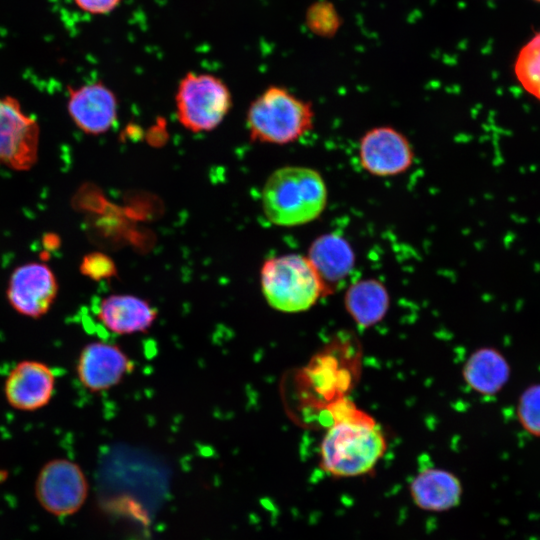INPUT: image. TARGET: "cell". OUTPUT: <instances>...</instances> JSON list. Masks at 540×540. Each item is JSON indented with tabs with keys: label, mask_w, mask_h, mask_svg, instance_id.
Returning a JSON list of instances; mask_svg holds the SVG:
<instances>
[{
	"label": "cell",
	"mask_w": 540,
	"mask_h": 540,
	"mask_svg": "<svg viewBox=\"0 0 540 540\" xmlns=\"http://www.w3.org/2000/svg\"><path fill=\"white\" fill-rule=\"evenodd\" d=\"M328 191L322 175L304 166L275 170L262 190L266 218L277 226L293 227L316 220L325 210Z\"/></svg>",
	"instance_id": "6da1fadb"
},
{
	"label": "cell",
	"mask_w": 540,
	"mask_h": 540,
	"mask_svg": "<svg viewBox=\"0 0 540 540\" xmlns=\"http://www.w3.org/2000/svg\"><path fill=\"white\" fill-rule=\"evenodd\" d=\"M387 449L386 438L369 415L330 424L320 444V468L333 478H353L374 470Z\"/></svg>",
	"instance_id": "7a4b0ae2"
},
{
	"label": "cell",
	"mask_w": 540,
	"mask_h": 540,
	"mask_svg": "<svg viewBox=\"0 0 540 540\" xmlns=\"http://www.w3.org/2000/svg\"><path fill=\"white\" fill-rule=\"evenodd\" d=\"M315 113L310 102L281 86L265 89L249 106L246 122L253 142L285 145L312 130Z\"/></svg>",
	"instance_id": "3957f363"
},
{
	"label": "cell",
	"mask_w": 540,
	"mask_h": 540,
	"mask_svg": "<svg viewBox=\"0 0 540 540\" xmlns=\"http://www.w3.org/2000/svg\"><path fill=\"white\" fill-rule=\"evenodd\" d=\"M260 282L269 305L288 313L309 309L326 290L309 258L299 254L267 259L260 271Z\"/></svg>",
	"instance_id": "277c9868"
},
{
	"label": "cell",
	"mask_w": 540,
	"mask_h": 540,
	"mask_svg": "<svg viewBox=\"0 0 540 540\" xmlns=\"http://www.w3.org/2000/svg\"><path fill=\"white\" fill-rule=\"evenodd\" d=\"M176 115L187 130L199 133L217 128L232 106V96L224 81L209 73H186L175 95Z\"/></svg>",
	"instance_id": "5b68a950"
},
{
	"label": "cell",
	"mask_w": 540,
	"mask_h": 540,
	"mask_svg": "<svg viewBox=\"0 0 540 540\" xmlns=\"http://www.w3.org/2000/svg\"><path fill=\"white\" fill-rule=\"evenodd\" d=\"M40 126L20 102L0 96V167L14 171L33 168L39 156Z\"/></svg>",
	"instance_id": "8992f818"
},
{
	"label": "cell",
	"mask_w": 540,
	"mask_h": 540,
	"mask_svg": "<svg viewBox=\"0 0 540 540\" xmlns=\"http://www.w3.org/2000/svg\"><path fill=\"white\" fill-rule=\"evenodd\" d=\"M59 293V282L52 268L42 261L16 266L9 275L5 295L19 315L40 319L52 308Z\"/></svg>",
	"instance_id": "52a82bcc"
},
{
	"label": "cell",
	"mask_w": 540,
	"mask_h": 540,
	"mask_svg": "<svg viewBox=\"0 0 540 540\" xmlns=\"http://www.w3.org/2000/svg\"><path fill=\"white\" fill-rule=\"evenodd\" d=\"M35 493L40 505L55 516L76 513L85 503L88 482L75 462L65 459L48 461L40 470Z\"/></svg>",
	"instance_id": "ba28073f"
},
{
	"label": "cell",
	"mask_w": 540,
	"mask_h": 540,
	"mask_svg": "<svg viewBox=\"0 0 540 540\" xmlns=\"http://www.w3.org/2000/svg\"><path fill=\"white\" fill-rule=\"evenodd\" d=\"M361 167L377 177H391L409 170L414 150L409 139L392 126H377L366 131L358 147Z\"/></svg>",
	"instance_id": "9c48e42d"
},
{
	"label": "cell",
	"mask_w": 540,
	"mask_h": 540,
	"mask_svg": "<svg viewBox=\"0 0 540 540\" xmlns=\"http://www.w3.org/2000/svg\"><path fill=\"white\" fill-rule=\"evenodd\" d=\"M67 112L80 131L88 135H101L108 132L117 120V97L101 81L78 87L69 86Z\"/></svg>",
	"instance_id": "30bf717a"
},
{
	"label": "cell",
	"mask_w": 540,
	"mask_h": 540,
	"mask_svg": "<svg viewBox=\"0 0 540 540\" xmlns=\"http://www.w3.org/2000/svg\"><path fill=\"white\" fill-rule=\"evenodd\" d=\"M54 371L37 360H22L9 371L3 386L6 402L15 410L33 412L47 406L55 392Z\"/></svg>",
	"instance_id": "8fae6325"
},
{
	"label": "cell",
	"mask_w": 540,
	"mask_h": 540,
	"mask_svg": "<svg viewBox=\"0 0 540 540\" xmlns=\"http://www.w3.org/2000/svg\"><path fill=\"white\" fill-rule=\"evenodd\" d=\"M132 369L133 363L123 350L104 341L86 344L76 363L79 382L91 392H102L116 386Z\"/></svg>",
	"instance_id": "7c38bea8"
},
{
	"label": "cell",
	"mask_w": 540,
	"mask_h": 540,
	"mask_svg": "<svg viewBox=\"0 0 540 540\" xmlns=\"http://www.w3.org/2000/svg\"><path fill=\"white\" fill-rule=\"evenodd\" d=\"M409 494L419 509L441 513L460 504L463 487L460 479L451 471L428 467L420 470L411 479Z\"/></svg>",
	"instance_id": "4fadbf2b"
},
{
	"label": "cell",
	"mask_w": 540,
	"mask_h": 540,
	"mask_svg": "<svg viewBox=\"0 0 540 540\" xmlns=\"http://www.w3.org/2000/svg\"><path fill=\"white\" fill-rule=\"evenodd\" d=\"M96 317L110 332L127 335L150 328L157 317V310L138 296L112 294L99 302Z\"/></svg>",
	"instance_id": "5bb4252c"
},
{
	"label": "cell",
	"mask_w": 540,
	"mask_h": 540,
	"mask_svg": "<svg viewBox=\"0 0 540 540\" xmlns=\"http://www.w3.org/2000/svg\"><path fill=\"white\" fill-rule=\"evenodd\" d=\"M463 374L472 389L483 395H493L508 383L511 367L499 350L485 347L476 350L470 356Z\"/></svg>",
	"instance_id": "9a60e30c"
},
{
	"label": "cell",
	"mask_w": 540,
	"mask_h": 540,
	"mask_svg": "<svg viewBox=\"0 0 540 540\" xmlns=\"http://www.w3.org/2000/svg\"><path fill=\"white\" fill-rule=\"evenodd\" d=\"M326 284L344 278L352 269L354 255L350 245L339 235L318 237L307 256Z\"/></svg>",
	"instance_id": "2e32d148"
},
{
	"label": "cell",
	"mask_w": 540,
	"mask_h": 540,
	"mask_svg": "<svg viewBox=\"0 0 540 540\" xmlns=\"http://www.w3.org/2000/svg\"><path fill=\"white\" fill-rule=\"evenodd\" d=\"M389 298L384 286L376 280H363L346 293L345 305L354 320L362 326L378 322L386 313Z\"/></svg>",
	"instance_id": "e0dca14e"
},
{
	"label": "cell",
	"mask_w": 540,
	"mask_h": 540,
	"mask_svg": "<svg viewBox=\"0 0 540 540\" xmlns=\"http://www.w3.org/2000/svg\"><path fill=\"white\" fill-rule=\"evenodd\" d=\"M514 74L521 87L540 101V31L519 50Z\"/></svg>",
	"instance_id": "ac0fdd59"
},
{
	"label": "cell",
	"mask_w": 540,
	"mask_h": 540,
	"mask_svg": "<svg viewBox=\"0 0 540 540\" xmlns=\"http://www.w3.org/2000/svg\"><path fill=\"white\" fill-rule=\"evenodd\" d=\"M516 415L519 424L529 435L540 437V383L522 391L517 401Z\"/></svg>",
	"instance_id": "d6986e66"
},
{
	"label": "cell",
	"mask_w": 540,
	"mask_h": 540,
	"mask_svg": "<svg viewBox=\"0 0 540 540\" xmlns=\"http://www.w3.org/2000/svg\"><path fill=\"white\" fill-rule=\"evenodd\" d=\"M80 273L94 281L106 280L117 274L113 260L102 252L86 254L79 265Z\"/></svg>",
	"instance_id": "ffe728a7"
},
{
	"label": "cell",
	"mask_w": 540,
	"mask_h": 540,
	"mask_svg": "<svg viewBox=\"0 0 540 540\" xmlns=\"http://www.w3.org/2000/svg\"><path fill=\"white\" fill-rule=\"evenodd\" d=\"M306 21L310 29L319 35H332L336 31L337 17L330 5L315 4L307 11Z\"/></svg>",
	"instance_id": "44dd1931"
},
{
	"label": "cell",
	"mask_w": 540,
	"mask_h": 540,
	"mask_svg": "<svg viewBox=\"0 0 540 540\" xmlns=\"http://www.w3.org/2000/svg\"><path fill=\"white\" fill-rule=\"evenodd\" d=\"M74 5L82 12L93 15L103 16L113 12L122 2V0H72Z\"/></svg>",
	"instance_id": "7402d4cb"
},
{
	"label": "cell",
	"mask_w": 540,
	"mask_h": 540,
	"mask_svg": "<svg viewBox=\"0 0 540 540\" xmlns=\"http://www.w3.org/2000/svg\"><path fill=\"white\" fill-rule=\"evenodd\" d=\"M534 1H536V2L540 3V0H534Z\"/></svg>",
	"instance_id": "603a6c76"
}]
</instances>
